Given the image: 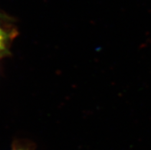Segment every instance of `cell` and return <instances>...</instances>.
Returning <instances> with one entry per match:
<instances>
[{
	"mask_svg": "<svg viewBox=\"0 0 151 150\" xmlns=\"http://www.w3.org/2000/svg\"><path fill=\"white\" fill-rule=\"evenodd\" d=\"M6 34L0 27V52L5 51L6 46Z\"/></svg>",
	"mask_w": 151,
	"mask_h": 150,
	"instance_id": "1",
	"label": "cell"
},
{
	"mask_svg": "<svg viewBox=\"0 0 151 150\" xmlns=\"http://www.w3.org/2000/svg\"><path fill=\"white\" fill-rule=\"evenodd\" d=\"M11 150H34V149L32 148L31 146H16Z\"/></svg>",
	"mask_w": 151,
	"mask_h": 150,
	"instance_id": "2",
	"label": "cell"
}]
</instances>
